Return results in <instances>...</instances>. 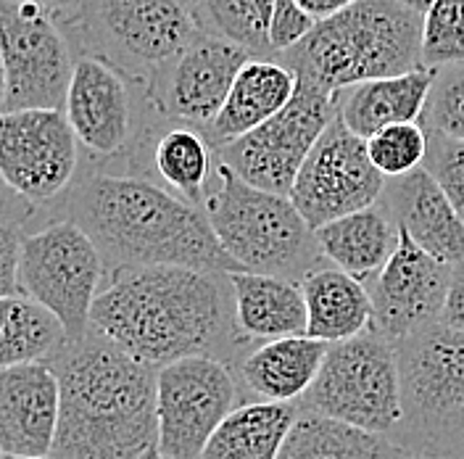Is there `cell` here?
Segmentation results:
<instances>
[{
    "label": "cell",
    "instance_id": "cell-1",
    "mask_svg": "<svg viewBox=\"0 0 464 459\" xmlns=\"http://www.w3.org/2000/svg\"><path fill=\"white\" fill-rule=\"evenodd\" d=\"M90 330L153 370L208 356L232 373L251 341L235 319L230 272L190 267H124L106 275Z\"/></svg>",
    "mask_w": 464,
    "mask_h": 459
},
{
    "label": "cell",
    "instance_id": "cell-2",
    "mask_svg": "<svg viewBox=\"0 0 464 459\" xmlns=\"http://www.w3.org/2000/svg\"><path fill=\"white\" fill-rule=\"evenodd\" d=\"M61 220L85 230L106 275L124 267H190L240 272L201 209L140 174L87 172L63 196Z\"/></svg>",
    "mask_w": 464,
    "mask_h": 459
},
{
    "label": "cell",
    "instance_id": "cell-3",
    "mask_svg": "<svg viewBox=\"0 0 464 459\" xmlns=\"http://www.w3.org/2000/svg\"><path fill=\"white\" fill-rule=\"evenodd\" d=\"M61 386L56 459H140L159 449L156 386L148 367L90 330L45 359Z\"/></svg>",
    "mask_w": 464,
    "mask_h": 459
},
{
    "label": "cell",
    "instance_id": "cell-4",
    "mask_svg": "<svg viewBox=\"0 0 464 459\" xmlns=\"http://www.w3.org/2000/svg\"><path fill=\"white\" fill-rule=\"evenodd\" d=\"M422 22L399 0H356L322 19L295 48L277 58L298 80L327 93L370 80L401 77L422 66Z\"/></svg>",
    "mask_w": 464,
    "mask_h": 459
},
{
    "label": "cell",
    "instance_id": "cell-5",
    "mask_svg": "<svg viewBox=\"0 0 464 459\" xmlns=\"http://www.w3.org/2000/svg\"><path fill=\"white\" fill-rule=\"evenodd\" d=\"M203 214L240 272L272 275L301 286L319 267H327L317 235L295 203L248 185L222 161Z\"/></svg>",
    "mask_w": 464,
    "mask_h": 459
},
{
    "label": "cell",
    "instance_id": "cell-6",
    "mask_svg": "<svg viewBox=\"0 0 464 459\" xmlns=\"http://www.w3.org/2000/svg\"><path fill=\"white\" fill-rule=\"evenodd\" d=\"M401 423L391 435L406 454L457 459L464 452V333L443 322L396 344Z\"/></svg>",
    "mask_w": 464,
    "mask_h": 459
},
{
    "label": "cell",
    "instance_id": "cell-7",
    "mask_svg": "<svg viewBox=\"0 0 464 459\" xmlns=\"http://www.w3.org/2000/svg\"><path fill=\"white\" fill-rule=\"evenodd\" d=\"M82 56L150 85L201 32L182 0H85L66 22Z\"/></svg>",
    "mask_w": 464,
    "mask_h": 459
},
{
    "label": "cell",
    "instance_id": "cell-8",
    "mask_svg": "<svg viewBox=\"0 0 464 459\" xmlns=\"http://www.w3.org/2000/svg\"><path fill=\"white\" fill-rule=\"evenodd\" d=\"M298 409L391 438L401 423L396 344L375 327L351 341L330 344L317 380Z\"/></svg>",
    "mask_w": 464,
    "mask_h": 459
},
{
    "label": "cell",
    "instance_id": "cell-9",
    "mask_svg": "<svg viewBox=\"0 0 464 459\" xmlns=\"http://www.w3.org/2000/svg\"><path fill=\"white\" fill-rule=\"evenodd\" d=\"M106 283V264L85 230L69 220L22 235L19 288L66 330V341L90 333V312Z\"/></svg>",
    "mask_w": 464,
    "mask_h": 459
},
{
    "label": "cell",
    "instance_id": "cell-10",
    "mask_svg": "<svg viewBox=\"0 0 464 459\" xmlns=\"http://www.w3.org/2000/svg\"><path fill=\"white\" fill-rule=\"evenodd\" d=\"M335 116L338 93H327L314 83L298 80L290 103L280 114L246 138L217 148V159L248 185L275 196H290L304 161Z\"/></svg>",
    "mask_w": 464,
    "mask_h": 459
},
{
    "label": "cell",
    "instance_id": "cell-11",
    "mask_svg": "<svg viewBox=\"0 0 464 459\" xmlns=\"http://www.w3.org/2000/svg\"><path fill=\"white\" fill-rule=\"evenodd\" d=\"M0 56L8 74L3 112H63L77 61L51 11L32 0H0Z\"/></svg>",
    "mask_w": 464,
    "mask_h": 459
},
{
    "label": "cell",
    "instance_id": "cell-12",
    "mask_svg": "<svg viewBox=\"0 0 464 459\" xmlns=\"http://www.w3.org/2000/svg\"><path fill=\"white\" fill-rule=\"evenodd\" d=\"M246 394L227 365L190 356L159 370L156 415L164 459H201L217 428L243 406Z\"/></svg>",
    "mask_w": 464,
    "mask_h": 459
},
{
    "label": "cell",
    "instance_id": "cell-13",
    "mask_svg": "<svg viewBox=\"0 0 464 459\" xmlns=\"http://www.w3.org/2000/svg\"><path fill=\"white\" fill-rule=\"evenodd\" d=\"M388 180L377 172L367 141L353 135L341 116L324 130L293 182L290 201L312 230L382 201Z\"/></svg>",
    "mask_w": 464,
    "mask_h": 459
},
{
    "label": "cell",
    "instance_id": "cell-14",
    "mask_svg": "<svg viewBox=\"0 0 464 459\" xmlns=\"http://www.w3.org/2000/svg\"><path fill=\"white\" fill-rule=\"evenodd\" d=\"M80 143L63 112H0V177L32 209L66 196Z\"/></svg>",
    "mask_w": 464,
    "mask_h": 459
},
{
    "label": "cell",
    "instance_id": "cell-15",
    "mask_svg": "<svg viewBox=\"0 0 464 459\" xmlns=\"http://www.w3.org/2000/svg\"><path fill=\"white\" fill-rule=\"evenodd\" d=\"M248 61L251 56L243 48L198 32L193 43L148 85L145 95L164 122L206 132Z\"/></svg>",
    "mask_w": 464,
    "mask_h": 459
},
{
    "label": "cell",
    "instance_id": "cell-16",
    "mask_svg": "<svg viewBox=\"0 0 464 459\" xmlns=\"http://www.w3.org/2000/svg\"><path fill=\"white\" fill-rule=\"evenodd\" d=\"M451 267L422 251L399 230V246L367 286L372 298V327L399 344L406 336L440 322Z\"/></svg>",
    "mask_w": 464,
    "mask_h": 459
},
{
    "label": "cell",
    "instance_id": "cell-17",
    "mask_svg": "<svg viewBox=\"0 0 464 459\" xmlns=\"http://www.w3.org/2000/svg\"><path fill=\"white\" fill-rule=\"evenodd\" d=\"M63 114L77 143L101 161L130 156L140 141L130 85L121 72L101 58H77Z\"/></svg>",
    "mask_w": 464,
    "mask_h": 459
},
{
    "label": "cell",
    "instance_id": "cell-18",
    "mask_svg": "<svg viewBox=\"0 0 464 459\" xmlns=\"http://www.w3.org/2000/svg\"><path fill=\"white\" fill-rule=\"evenodd\" d=\"M61 415V386L48 362L0 370V454L51 457Z\"/></svg>",
    "mask_w": 464,
    "mask_h": 459
},
{
    "label": "cell",
    "instance_id": "cell-19",
    "mask_svg": "<svg viewBox=\"0 0 464 459\" xmlns=\"http://www.w3.org/2000/svg\"><path fill=\"white\" fill-rule=\"evenodd\" d=\"M380 203L422 251L449 267L464 261V222L425 167L388 180Z\"/></svg>",
    "mask_w": 464,
    "mask_h": 459
},
{
    "label": "cell",
    "instance_id": "cell-20",
    "mask_svg": "<svg viewBox=\"0 0 464 459\" xmlns=\"http://www.w3.org/2000/svg\"><path fill=\"white\" fill-rule=\"evenodd\" d=\"M217 151L203 132L172 122H164L156 138H148L145 130L130 153V170L140 177L156 172L167 190L201 211L217 180Z\"/></svg>",
    "mask_w": 464,
    "mask_h": 459
},
{
    "label": "cell",
    "instance_id": "cell-21",
    "mask_svg": "<svg viewBox=\"0 0 464 459\" xmlns=\"http://www.w3.org/2000/svg\"><path fill=\"white\" fill-rule=\"evenodd\" d=\"M327 348L309 336L254 344L235 367L246 402L298 404L314 386Z\"/></svg>",
    "mask_w": 464,
    "mask_h": 459
},
{
    "label": "cell",
    "instance_id": "cell-22",
    "mask_svg": "<svg viewBox=\"0 0 464 459\" xmlns=\"http://www.w3.org/2000/svg\"><path fill=\"white\" fill-rule=\"evenodd\" d=\"M295 85L298 80L285 63L251 58L240 69L222 112L203 132V138L214 151L246 138L288 106Z\"/></svg>",
    "mask_w": 464,
    "mask_h": 459
},
{
    "label": "cell",
    "instance_id": "cell-23",
    "mask_svg": "<svg viewBox=\"0 0 464 459\" xmlns=\"http://www.w3.org/2000/svg\"><path fill=\"white\" fill-rule=\"evenodd\" d=\"M433 87V69L370 80L338 93V116L362 141L393 124H420Z\"/></svg>",
    "mask_w": 464,
    "mask_h": 459
},
{
    "label": "cell",
    "instance_id": "cell-24",
    "mask_svg": "<svg viewBox=\"0 0 464 459\" xmlns=\"http://www.w3.org/2000/svg\"><path fill=\"white\" fill-rule=\"evenodd\" d=\"M235 319L251 344L306 336V301L298 283L272 275L230 272Z\"/></svg>",
    "mask_w": 464,
    "mask_h": 459
},
{
    "label": "cell",
    "instance_id": "cell-25",
    "mask_svg": "<svg viewBox=\"0 0 464 459\" xmlns=\"http://www.w3.org/2000/svg\"><path fill=\"white\" fill-rule=\"evenodd\" d=\"M314 235L322 257L364 286L375 280L399 246V228L382 203L341 217L314 230Z\"/></svg>",
    "mask_w": 464,
    "mask_h": 459
},
{
    "label": "cell",
    "instance_id": "cell-26",
    "mask_svg": "<svg viewBox=\"0 0 464 459\" xmlns=\"http://www.w3.org/2000/svg\"><path fill=\"white\" fill-rule=\"evenodd\" d=\"M306 336L322 344H341L372 327V298L364 283L338 267H319L304 283Z\"/></svg>",
    "mask_w": 464,
    "mask_h": 459
},
{
    "label": "cell",
    "instance_id": "cell-27",
    "mask_svg": "<svg viewBox=\"0 0 464 459\" xmlns=\"http://www.w3.org/2000/svg\"><path fill=\"white\" fill-rule=\"evenodd\" d=\"M298 415V404H243L217 428L201 459H280Z\"/></svg>",
    "mask_w": 464,
    "mask_h": 459
},
{
    "label": "cell",
    "instance_id": "cell-28",
    "mask_svg": "<svg viewBox=\"0 0 464 459\" xmlns=\"http://www.w3.org/2000/svg\"><path fill=\"white\" fill-rule=\"evenodd\" d=\"M388 435L362 431L341 420L301 412L288 433L280 459H406Z\"/></svg>",
    "mask_w": 464,
    "mask_h": 459
},
{
    "label": "cell",
    "instance_id": "cell-29",
    "mask_svg": "<svg viewBox=\"0 0 464 459\" xmlns=\"http://www.w3.org/2000/svg\"><path fill=\"white\" fill-rule=\"evenodd\" d=\"M66 341V330L27 296L0 298V370L45 362Z\"/></svg>",
    "mask_w": 464,
    "mask_h": 459
},
{
    "label": "cell",
    "instance_id": "cell-30",
    "mask_svg": "<svg viewBox=\"0 0 464 459\" xmlns=\"http://www.w3.org/2000/svg\"><path fill=\"white\" fill-rule=\"evenodd\" d=\"M277 0H196L190 8L206 34L227 40L251 58L277 61L269 32Z\"/></svg>",
    "mask_w": 464,
    "mask_h": 459
},
{
    "label": "cell",
    "instance_id": "cell-31",
    "mask_svg": "<svg viewBox=\"0 0 464 459\" xmlns=\"http://www.w3.org/2000/svg\"><path fill=\"white\" fill-rule=\"evenodd\" d=\"M430 135L422 124H393L367 141L370 159L385 180H396L425 167Z\"/></svg>",
    "mask_w": 464,
    "mask_h": 459
},
{
    "label": "cell",
    "instance_id": "cell-32",
    "mask_svg": "<svg viewBox=\"0 0 464 459\" xmlns=\"http://www.w3.org/2000/svg\"><path fill=\"white\" fill-rule=\"evenodd\" d=\"M420 124L428 135L464 143V63L435 69Z\"/></svg>",
    "mask_w": 464,
    "mask_h": 459
},
{
    "label": "cell",
    "instance_id": "cell-33",
    "mask_svg": "<svg viewBox=\"0 0 464 459\" xmlns=\"http://www.w3.org/2000/svg\"><path fill=\"white\" fill-rule=\"evenodd\" d=\"M464 63V0H435L422 22V66Z\"/></svg>",
    "mask_w": 464,
    "mask_h": 459
},
{
    "label": "cell",
    "instance_id": "cell-34",
    "mask_svg": "<svg viewBox=\"0 0 464 459\" xmlns=\"http://www.w3.org/2000/svg\"><path fill=\"white\" fill-rule=\"evenodd\" d=\"M425 170L433 174L435 182L464 222V143L430 135Z\"/></svg>",
    "mask_w": 464,
    "mask_h": 459
},
{
    "label": "cell",
    "instance_id": "cell-35",
    "mask_svg": "<svg viewBox=\"0 0 464 459\" xmlns=\"http://www.w3.org/2000/svg\"><path fill=\"white\" fill-rule=\"evenodd\" d=\"M314 27H317V19H312L295 0H277L272 32H269L275 56L280 58L283 54H288L290 48H295Z\"/></svg>",
    "mask_w": 464,
    "mask_h": 459
},
{
    "label": "cell",
    "instance_id": "cell-36",
    "mask_svg": "<svg viewBox=\"0 0 464 459\" xmlns=\"http://www.w3.org/2000/svg\"><path fill=\"white\" fill-rule=\"evenodd\" d=\"M19 257H22V232L16 228L0 225V298L22 296Z\"/></svg>",
    "mask_w": 464,
    "mask_h": 459
},
{
    "label": "cell",
    "instance_id": "cell-37",
    "mask_svg": "<svg viewBox=\"0 0 464 459\" xmlns=\"http://www.w3.org/2000/svg\"><path fill=\"white\" fill-rule=\"evenodd\" d=\"M440 322L451 330L464 333V261L451 267V283H449Z\"/></svg>",
    "mask_w": 464,
    "mask_h": 459
},
{
    "label": "cell",
    "instance_id": "cell-38",
    "mask_svg": "<svg viewBox=\"0 0 464 459\" xmlns=\"http://www.w3.org/2000/svg\"><path fill=\"white\" fill-rule=\"evenodd\" d=\"M34 209L27 201H22L8 185L5 180L0 177V225H8V228H22L27 222V217Z\"/></svg>",
    "mask_w": 464,
    "mask_h": 459
},
{
    "label": "cell",
    "instance_id": "cell-39",
    "mask_svg": "<svg viewBox=\"0 0 464 459\" xmlns=\"http://www.w3.org/2000/svg\"><path fill=\"white\" fill-rule=\"evenodd\" d=\"M312 19H330V16H335V14H341L343 8L348 5H353L356 0H295Z\"/></svg>",
    "mask_w": 464,
    "mask_h": 459
},
{
    "label": "cell",
    "instance_id": "cell-40",
    "mask_svg": "<svg viewBox=\"0 0 464 459\" xmlns=\"http://www.w3.org/2000/svg\"><path fill=\"white\" fill-rule=\"evenodd\" d=\"M32 3H40L45 11H51L53 16L58 19H63V22H69L77 11H80V5L85 3V0H32Z\"/></svg>",
    "mask_w": 464,
    "mask_h": 459
},
{
    "label": "cell",
    "instance_id": "cell-41",
    "mask_svg": "<svg viewBox=\"0 0 464 459\" xmlns=\"http://www.w3.org/2000/svg\"><path fill=\"white\" fill-rule=\"evenodd\" d=\"M399 3H404L409 11H414V14L425 16V14L430 11V5H433L435 0H399Z\"/></svg>",
    "mask_w": 464,
    "mask_h": 459
},
{
    "label": "cell",
    "instance_id": "cell-42",
    "mask_svg": "<svg viewBox=\"0 0 464 459\" xmlns=\"http://www.w3.org/2000/svg\"><path fill=\"white\" fill-rule=\"evenodd\" d=\"M5 95H8V74H5V63H3V56H0V112L5 106Z\"/></svg>",
    "mask_w": 464,
    "mask_h": 459
},
{
    "label": "cell",
    "instance_id": "cell-43",
    "mask_svg": "<svg viewBox=\"0 0 464 459\" xmlns=\"http://www.w3.org/2000/svg\"><path fill=\"white\" fill-rule=\"evenodd\" d=\"M140 459H164V457H161V452H159V449H150V452Z\"/></svg>",
    "mask_w": 464,
    "mask_h": 459
},
{
    "label": "cell",
    "instance_id": "cell-44",
    "mask_svg": "<svg viewBox=\"0 0 464 459\" xmlns=\"http://www.w3.org/2000/svg\"><path fill=\"white\" fill-rule=\"evenodd\" d=\"M3 459H56V457H3Z\"/></svg>",
    "mask_w": 464,
    "mask_h": 459
},
{
    "label": "cell",
    "instance_id": "cell-45",
    "mask_svg": "<svg viewBox=\"0 0 464 459\" xmlns=\"http://www.w3.org/2000/svg\"><path fill=\"white\" fill-rule=\"evenodd\" d=\"M406 459H438V457H422V454H409Z\"/></svg>",
    "mask_w": 464,
    "mask_h": 459
},
{
    "label": "cell",
    "instance_id": "cell-46",
    "mask_svg": "<svg viewBox=\"0 0 464 459\" xmlns=\"http://www.w3.org/2000/svg\"><path fill=\"white\" fill-rule=\"evenodd\" d=\"M182 3H185L188 8H193V5H196V0H182Z\"/></svg>",
    "mask_w": 464,
    "mask_h": 459
},
{
    "label": "cell",
    "instance_id": "cell-47",
    "mask_svg": "<svg viewBox=\"0 0 464 459\" xmlns=\"http://www.w3.org/2000/svg\"><path fill=\"white\" fill-rule=\"evenodd\" d=\"M457 459H464V452H462V454H459V457H457Z\"/></svg>",
    "mask_w": 464,
    "mask_h": 459
},
{
    "label": "cell",
    "instance_id": "cell-48",
    "mask_svg": "<svg viewBox=\"0 0 464 459\" xmlns=\"http://www.w3.org/2000/svg\"><path fill=\"white\" fill-rule=\"evenodd\" d=\"M0 459H3V454H0Z\"/></svg>",
    "mask_w": 464,
    "mask_h": 459
}]
</instances>
